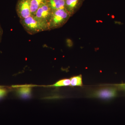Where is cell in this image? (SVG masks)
Masks as SVG:
<instances>
[{
  "label": "cell",
  "mask_w": 125,
  "mask_h": 125,
  "mask_svg": "<svg viewBox=\"0 0 125 125\" xmlns=\"http://www.w3.org/2000/svg\"><path fill=\"white\" fill-rule=\"evenodd\" d=\"M2 34H3V30H2V27L0 24V43L1 39H2Z\"/></svg>",
  "instance_id": "cell-14"
},
{
  "label": "cell",
  "mask_w": 125,
  "mask_h": 125,
  "mask_svg": "<svg viewBox=\"0 0 125 125\" xmlns=\"http://www.w3.org/2000/svg\"><path fill=\"white\" fill-rule=\"evenodd\" d=\"M52 12V10L47 1L39 7L33 16L39 21L49 27Z\"/></svg>",
  "instance_id": "cell-3"
},
{
  "label": "cell",
  "mask_w": 125,
  "mask_h": 125,
  "mask_svg": "<svg viewBox=\"0 0 125 125\" xmlns=\"http://www.w3.org/2000/svg\"><path fill=\"white\" fill-rule=\"evenodd\" d=\"M20 22L25 31L32 35L49 30L48 25L39 21L33 15L20 19Z\"/></svg>",
  "instance_id": "cell-1"
},
{
  "label": "cell",
  "mask_w": 125,
  "mask_h": 125,
  "mask_svg": "<svg viewBox=\"0 0 125 125\" xmlns=\"http://www.w3.org/2000/svg\"><path fill=\"white\" fill-rule=\"evenodd\" d=\"M104 87L97 90L91 94L92 97L104 99H110L114 98L117 96L118 89L115 86Z\"/></svg>",
  "instance_id": "cell-4"
},
{
  "label": "cell",
  "mask_w": 125,
  "mask_h": 125,
  "mask_svg": "<svg viewBox=\"0 0 125 125\" xmlns=\"http://www.w3.org/2000/svg\"><path fill=\"white\" fill-rule=\"evenodd\" d=\"M117 88L118 90H121L125 92V83H121L118 84H113Z\"/></svg>",
  "instance_id": "cell-12"
},
{
  "label": "cell",
  "mask_w": 125,
  "mask_h": 125,
  "mask_svg": "<svg viewBox=\"0 0 125 125\" xmlns=\"http://www.w3.org/2000/svg\"><path fill=\"white\" fill-rule=\"evenodd\" d=\"M71 81L70 79H63L57 81L52 86L56 87L69 86L70 85Z\"/></svg>",
  "instance_id": "cell-11"
},
{
  "label": "cell",
  "mask_w": 125,
  "mask_h": 125,
  "mask_svg": "<svg viewBox=\"0 0 125 125\" xmlns=\"http://www.w3.org/2000/svg\"><path fill=\"white\" fill-rule=\"evenodd\" d=\"M31 0H18L16 5V11L20 19L31 15L30 11Z\"/></svg>",
  "instance_id": "cell-5"
},
{
  "label": "cell",
  "mask_w": 125,
  "mask_h": 125,
  "mask_svg": "<svg viewBox=\"0 0 125 125\" xmlns=\"http://www.w3.org/2000/svg\"><path fill=\"white\" fill-rule=\"evenodd\" d=\"M70 80L71 81L70 86H81L83 85V80L81 75L73 76Z\"/></svg>",
  "instance_id": "cell-10"
},
{
  "label": "cell",
  "mask_w": 125,
  "mask_h": 125,
  "mask_svg": "<svg viewBox=\"0 0 125 125\" xmlns=\"http://www.w3.org/2000/svg\"><path fill=\"white\" fill-rule=\"evenodd\" d=\"M71 17L69 13L65 9L53 10L49 21V30L62 27Z\"/></svg>",
  "instance_id": "cell-2"
},
{
  "label": "cell",
  "mask_w": 125,
  "mask_h": 125,
  "mask_svg": "<svg viewBox=\"0 0 125 125\" xmlns=\"http://www.w3.org/2000/svg\"><path fill=\"white\" fill-rule=\"evenodd\" d=\"M83 0H65V9L71 16L75 13L79 8Z\"/></svg>",
  "instance_id": "cell-6"
},
{
  "label": "cell",
  "mask_w": 125,
  "mask_h": 125,
  "mask_svg": "<svg viewBox=\"0 0 125 125\" xmlns=\"http://www.w3.org/2000/svg\"><path fill=\"white\" fill-rule=\"evenodd\" d=\"M31 89L28 87H23L20 88L18 90V93L20 96L24 98H28L31 95Z\"/></svg>",
  "instance_id": "cell-9"
},
{
  "label": "cell",
  "mask_w": 125,
  "mask_h": 125,
  "mask_svg": "<svg viewBox=\"0 0 125 125\" xmlns=\"http://www.w3.org/2000/svg\"><path fill=\"white\" fill-rule=\"evenodd\" d=\"M47 1V0H31L30 11L31 15H34L39 7Z\"/></svg>",
  "instance_id": "cell-8"
},
{
  "label": "cell",
  "mask_w": 125,
  "mask_h": 125,
  "mask_svg": "<svg viewBox=\"0 0 125 125\" xmlns=\"http://www.w3.org/2000/svg\"><path fill=\"white\" fill-rule=\"evenodd\" d=\"M7 90L0 87V99L4 97L7 94Z\"/></svg>",
  "instance_id": "cell-13"
},
{
  "label": "cell",
  "mask_w": 125,
  "mask_h": 125,
  "mask_svg": "<svg viewBox=\"0 0 125 125\" xmlns=\"http://www.w3.org/2000/svg\"><path fill=\"white\" fill-rule=\"evenodd\" d=\"M47 2L52 11L65 9V0H47Z\"/></svg>",
  "instance_id": "cell-7"
}]
</instances>
